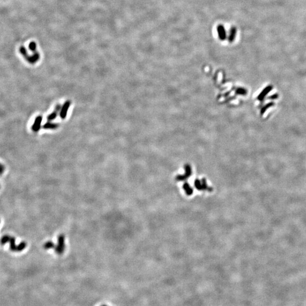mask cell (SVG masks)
I'll use <instances>...</instances> for the list:
<instances>
[{"mask_svg":"<svg viewBox=\"0 0 306 306\" xmlns=\"http://www.w3.org/2000/svg\"><path fill=\"white\" fill-rule=\"evenodd\" d=\"M1 243L3 245L9 243L10 250L13 252H20L26 247V243L22 242L19 244L16 243V239L13 236L8 235H4L1 239Z\"/></svg>","mask_w":306,"mask_h":306,"instance_id":"6da1fadb","label":"cell"},{"mask_svg":"<svg viewBox=\"0 0 306 306\" xmlns=\"http://www.w3.org/2000/svg\"><path fill=\"white\" fill-rule=\"evenodd\" d=\"M194 185L196 188L200 191H212V188L208 185L205 179H202L201 180L196 179L194 182Z\"/></svg>","mask_w":306,"mask_h":306,"instance_id":"7a4b0ae2","label":"cell"},{"mask_svg":"<svg viewBox=\"0 0 306 306\" xmlns=\"http://www.w3.org/2000/svg\"><path fill=\"white\" fill-rule=\"evenodd\" d=\"M192 174V169L191 166L189 164L185 165V174L182 175H178L176 177V180L177 181H184Z\"/></svg>","mask_w":306,"mask_h":306,"instance_id":"3957f363","label":"cell"},{"mask_svg":"<svg viewBox=\"0 0 306 306\" xmlns=\"http://www.w3.org/2000/svg\"><path fill=\"white\" fill-rule=\"evenodd\" d=\"M217 30L219 39L222 41L225 40L227 37V35L225 26L221 24L218 25L217 27Z\"/></svg>","mask_w":306,"mask_h":306,"instance_id":"277c9868","label":"cell"},{"mask_svg":"<svg viewBox=\"0 0 306 306\" xmlns=\"http://www.w3.org/2000/svg\"><path fill=\"white\" fill-rule=\"evenodd\" d=\"M70 106V102L67 100L65 102L64 104L62 106L60 113V116L61 119L64 120L66 118Z\"/></svg>","mask_w":306,"mask_h":306,"instance_id":"5b68a950","label":"cell"},{"mask_svg":"<svg viewBox=\"0 0 306 306\" xmlns=\"http://www.w3.org/2000/svg\"><path fill=\"white\" fill-rule=\"evenodd\" d=\"M237 33V29L235 26H232L229 31L228 37V41L230 43H232L234 42Z\"/></svg>","mask_w":306,"mask_h":306,"instance_id":"8992f818","label":"cell"},{"mask_svg":"<svg viewBox=\"0 0 306 306\" xmlns=\"http://www.w3.org/2000/svg\"><path fill=\"white\" fill-rule=\"evenodd\" d=\"M61 104H57L56 107H55V109L54 110V111L53 112L51 113L50 114H49L48 117H47V120L49 121H52L53 120H55L56 117L58 115V113L59 112V111L61 110Z\"/></svg>","mask_w":306,"mask_h":306,"instance_id":"52a82bcc","label":"cell"},{"mask_svg":"<svg viewBox=\"0 0 306 306\" xmlns=\"http://www.w3.org/2000/svg\"><path fill=\"white\" fill-rule=\"evenodd\" d=\"M42 121V117L41 116H39L36 118L32 127V130L34 132H37L39 130V129L40 128Z\"/></svg>","mask_w":306,"mask_h":306,"instance_id":"ba28073f","label":"cell"},{"mask_svg":"<svg viewBox=\"0 0 306 306\" xmlns=\"http://www.w3.org/2000/svg\"><path fill=\"white\" fill-rule=\"evenodd\" d=\"M26 60L31 64H35L40 59V55L38 52H35L34 54L31 56H28L26 58Z\"/></svg>","mask_w":306,"mask_h":306,"instance_id":"9c48e42d","label":"cell"},{"mask_svg":"<svg viewBox=\"0 0 306 306\" xmlns=\"http://www.w3.org/2000/svg\"><path fill=\"white\" fill-rule=\"evenodd\" d=\"M59 125L51 122H47L43 125V128L45 129H55L57 128Z\"/></svg>","mask_w":306,"mask_h":306,"instance_id":"30bf717a","label":"cell"},{"mask_svg":"<svg viewBox=\"0 0 306 306\" xmlns=\"http://www.w3.org/2000/svg\"><path fill=\"white\" fill-rule=\"evenodd\" d=\"M183 189H184L185 193L187 194L188 196H191L194 192L193 189L190 186V185L189 184H188L187 183H185L183 185Z\"/></svg>","mask_w":306,"mask_h":306,"instance_id":"8fae6325","label":"cell"},{"mask_svg":"<svg viewBox=\"0 0 306 306\" xmlns=\"http://www.w3.org/2000/svg\"><path fill=\"white\" fill-rule=\"evenodd\" d=\"M29 48L32 51V52H36V44L35 42H31L29 44Z\"/></svg>","mask_w":306,"mask_h":306,"instance_id":"7c38bea8","label":"cell"},{"mask_svg":"<svg viewBox=\"0 0 306 306\" xmlns=\"http://www.w3.org/2000/svg\"><path fill=\"white\" fill-rule=\"evenodd\" d=\"M236 93L237 94H241V95H245L247 94V91L245 90L242 88H239L236 90Z\"/></svg>","mask_w":306,"mask_h":306,"instance_id":"4fadbf2b","label":"cell"},{"mask_svg":"<svg viewBox=\"0 0 306 306\" xmlns=\"http://www.w3.org/2000/svg\"><path fill=\"white\" fill-rule=\"evenodd\" d=\"M4 170H5V167H4V166H3L2 164L0 163V175H1V174H3Z\"/></svg>","mask_w":306,"mask_h":306,"instance_id":"5bb4252c","label":"cell"}]
</instances>
